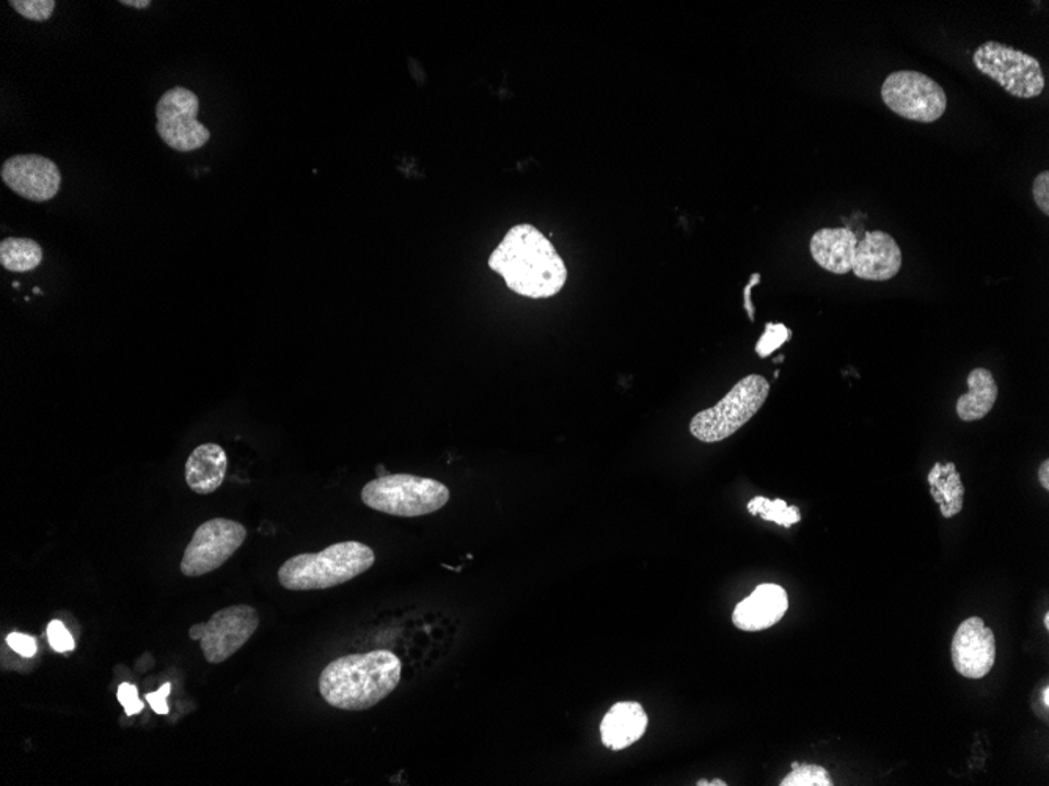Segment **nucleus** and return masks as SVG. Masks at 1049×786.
I'll use <instances>...</instances> for the list:
<instances>
[{"instance_id": "obj_1", "label": "nucleus", "mask_w": 1049, "mask_h": 786, "mask_svg": "<svg viewBox=\"0 0 1049 786\" xmlns=\"http://www.w3.org/2000/svg\"><path fill=\"white\" fill-rule=\"evenodd\" d=\"M488 267L502 275L512 293L528 299H550L562 293L567 269L553 243L537 226H512L492 251Z\"/></svg>"}, {"instance_id": "obj_2", "label": "nucleus", "mask_w": 1049, "mask_h": 786, "mask_svg": "<svg viewBox=\"0 0 1049 786\" xmlns=\"http://www.w3.org/2000/svg\"><path fill=\"white\" fill-rule=\"evenodd\" d=\"M401 669V659L390 650L341 656L322 670L319 692L333 708L362 712L398 688Z\"/></svg>"}, {"instance_id": "obj_3", "label": "nucleus", "mask_w": 1049, "mask_h": 786, "mask_svg": "<svg viewBox=\"0 0 1049 786\" xmlns=\"http://www.w3.org/2000/svg\"><path fill=\"white\" fill-rule=\"evenodd\" d=\"M376 555L361 541H341L321 552H305L287 559L279 581L287 591H325L368 572Z\"/></svg>"}, {"instance_id": "obj_4", "label": "nucleus", "mask_w": 1049, "mask_h": 786, "mask_svg": "<svg viewBox=\"0 0 1049 786\" xmlns=\"http://www.w3.org/2000/svg\"><path fill=\"white\" fill-rule=\"evenodd\" d=\"M362 501L373 511L415 519L445 508L450 490L429 477L386 475L363 487Z\"/></svg>"}, {"instance_id": "obj_5", "label": "nucleus", "mask_w": 1049, "mask_h": 786, "mask_svg": "<svg viewBox=\"0 0 1049 786\" xmlns=\"http://www.w3.org/2000/svg\"><path fill=\"white\" fill-rule=\"evenodd\" d=\"M770 394V383L763 376H749L714 407L695 415L689 433L703 443H718L734 436L764 407Z\"/></svg>"}, {"instance_id": "obj_6", "label": "nucleus", "mask_w": 1049, "mask_h": 786, "mask_svg": "<svg viewBox=\"0 0 1049 786\" xmlns=\"http://www.w3.org/2000/svg\"><path fill=\"white\" fill-rule=\"evenodd\" d=\"M973 62L980 73L997 81L1015 98L1033 99L1044 93L1045 75L1040 63L1023 50L987 41L977 48Z\"/></svg>"}, {"instance_id": "obj_7", "label": "nucleus", "mask_w": 1049, "mask_h": 786, "mask_svg": "<svg viewBox=\"0 0 1049 786\" xmlns=\"http://www.w3.org/2000/svg\"><path fill=\"white\" fill-rule=\"evenodd\" d=\"M883 103L905 120L933 123L947 109V96L936 81L918 71H896L882 87Z\"/></svg>"}, {"instance_id": "obj_8", "label": "nucleus", "mask_w": 1049, "mask_h": 786, "mask_svg": "<svg viewBox=\"0 0 1049 786\" xmlns=\"http://www.w3.org/2000/svg\"><path fill=\"white\" fill-rule=\"evenodd\" d=\"M260 627L257 609L249 605L229 606L211 616L207 623L193 624L189 638L200 642L204 659L221 664L249 642Z\"/></svg>"}, {"instance_id": "obj_9", "label": "nucleus", "mask_w": 1049, "mask_h": 786, "mask_svg": "<svg viewBox=\"0 0 1049 786\" xmlns=\"http://www.w3.org/2000/svg\"><path fill=\"white\" fill-rule=\"evenodd\" d=\"M200 100L185 87H174L161 96L156 106V131L172 150L190 153L203 148L211 132L199 121Z\"/></svg>"}, {"instance_id": "obj_10", "label": "nucleus", "mask_w": 1049, "mask_h": 786, "mask_svg": "<svg viewBox=\"0 0 1049 786\" xmlns=\"http://www.w3.org/2000/svg\"><path fill=\"white\" fill-rule=\"evenodd\" d=\"M246 538V526L233 520L214 519L201 524L186 547L181 573L196 577L221 569Z\"/></svg>"}, {"instance_id": "obj_11", "label": "nucleus", "mask_w": 1049, "mask_h": 786, "mask_svg": "<svg viewBox=\"0 0 1049 786\" xmlns=\"http://www.w3.org/2000/svg\"><path fill=\"white\" fill-rule=\"evenodd\" d=\"M2 181L16 195L35 203L56 199L62 186V175L54 160L38 154H20L2 165Z\"/></svg>"}, {"instance_id": "obj_12", "label": "nucleus", "mask_w": 1049, "mask_h": 786, "mask_svg": "<svg viewBox=\"0 0 1049 786\" xmlns=\"http://www.w3.org/2000/svg\"><path fill=\"white\" fill-rule=\"evenodd\" d=\"M955 670L965 678L979 680L993 669L997 641L980 617H969L958 627L951 645Z\"/></svg>"}, {"instance_id": "obj_13", "label": "nucleus", "mask_w": 1049, "mask_h": 786, "mask_svg": "<svg viewBox=\"0 0 1049 786\" xmlns=\"http://www.w3.org/2000/svg\"><path fill=\"white\" fill-rule=\"evenodd\" d=\"M900 269L901 250L896 239L885 231L865 233L854 251L853 274L868 282H887L899 274Z\"/></svg>"}, {"instance_id": "obj_14", "label": "nucleus", "mask_w": 1049, "mask_h": 786, "mask_svg": "<svg viewBox=\"0 0 1049 786\" xmlns=\"http://www.w3.org/2000/svg\"><path fill=\"white\" fill-rule=\"evenodd\" d=\"M789 608L787 592L778 584H761L740 602L732 614V622L742 631H763L774 627Z\"/></svg>"}, {"instance_id": "obj_15", "label": "nucleus", "mask_w": 1049, "mask_h": 786, "mask_svg": "<svg viewBox=\"0 0 1049 786\" xmlns=\"http://www.w3.org/2000/svg\"><path fill=\"white\" fill-rule=\"evenodd\" d=\"M648 723V714L639 703H616L600 724V738L605 748L620 752L643 738Z\"/></svg>"}, {"instance_id": "obj_16", "label": "nucleus", "mask_w": 1049, "mask_h": 786, "mask_svg": "<svg viewBox=\"0 0 1049 786\" xmlns=\"http://www.w3.org/2000/svg\"><path fill=\"white\" fill-rule=\"evenodd\" d=\"M858 239L847 228L818 229L812 236L810 249L814 261L825 271L836 275L851 272Z\"/></svg>"}, {"instance_id": "obj_17", "label": "nucleus", "mask_w": 1049, "mask_h": 786, "mask_svg": "<svg viewBox=\"0 0 1049 786\" xmlns=\"http://www.w3.org/2000/svg\"><path fill=\"white\" fill-rule=\"evenodd\" d=\"M228 458L224 448L204 443L196 448L186 462V483L197 495H211L224 484Z\"/></svg>"}, {"instance_id": "obj_18", "label": "nucleus", "mask_w": 1049, "mask_h": 786, "mask_svg": "<svg viewBox=\"0 0 1049 786\" xmlns=\"http://www.w3.org/2000/svg\"><path fill=\"white\" fill-rule=\"evenodd\" d=\"M968 393L957 401V415L962 421L973 422L986 418L998 400V383L988 369H973L968 376Z\"/></svg>"}, {"instance_id": "obj_19", "label": "nucleus", "mask_w": 1049, "mask_h": 786, "mask_svg": "<svg viewBox=\"0 0 1049 786\" xmlns=\"http://www.w3.org/2000/svg\"><path fill=\"white\" fill-rule=\"evenodd\" d=\"M929 484L930 493L940 504L941 513L946 519L962 511L965 487H963L960 475L955 472L954 463H947L946 466L936 463L929 475Z\"/></svg>"}, {"instance_id": "obj_20", "label": "nucleus", "mask_w": 1049, "mask_h": 786, "mask_svg": "<svg viewBox=\"0 0 1049 786\" xmlns=\"http://www.w3.org/2000/svg\"><path fill=\"white\" fill-rule=\"evenodd\" d=\"M43 261V249L35 240L7 238L0 242V264L10 272L35 271Z\"/></svg>"}, {"instance_id": "obj_21", "label": "nucleus", "mask_w": 1049, "mask_h": 786, "mask_svg": "<svg viewBox=\"0 0 1049 786\" xmlns=\"http://www.w3.org/2000/svg\"><path fill=\"white\" fill-rule=\"evenodd\" d=\"M749 511L751 515H761L765 522H774L782 527L793 526L801 520V513L795 505H789L782 500H767L764 497L750 501Z\"/></svg>"}, {"instance_id": "obj_22", "label": "nucleus", "mask_w": 1049, "mask_h": 786, "mask_svg": "<svg viewBox=\"0 0 1049 786\" xmlns=\"http://www.w3.org/2000/svg\"><path fill=\"white\" fill-rule=\"evenodd\" d=\"M781 786H833L828 771L817 764L800 763L793 773L787 775Z\"/></svg>"}, {"instance_id": "obj_23", "label": "nucleus", "mask_w": 1049, "mask_h": 786, "mask_svg": "<svg viewBox=\"0 0 1049 786\" xmlns=\"http://www.w3.org/2000/svg\"><path fill=\"white\" fill-rule=\"evenodd\" d=\"M792 337V332L782 324H767L765 325V332L763 336L759 337L756 344V352L759 357H768V355L774 354L775 350H778L786 341H789Z\"/></svg>"}, {"instance_id": "obj_24", "label": "nucleus", "mask_w": 1049, "mask_h": 786, "mask_svg": "<svg viewBox=\"0 0 1049 786\" xmlns=\"http://www.w3.org/2000/svg\"><path fill=\"white\" fill-rule=\"evenodd\" d=\"M10 5L25 20L48 21L57 3L54 0H12Z\"/></svg>"}, {"instance_id": "obj_25", "label": "nucleus", "mask_w": 1049, "mask_h": 786, "mask_svg": "<svg viewBox=\"0 0 1049 786\" xmlns=\"http://www.w3.org/2000/svg\"><path fill=\"white\" fill-rule=\"evenodd\" d=\"M48 638L50 647L56 652L67 653L75 647L73 636L60 620H52L48 624Z\"/></svg>"}, {"instance_id": "obj_26", "label": "nucleus", "mask_w": 1049, "mask_h": 786, "mask_svg": "<svg viewBox=\"0 0 1049 786\" xmlns=\"http://www.w3.org/2000/svg\"><path fill=\"white\" fill-rule=\"evenodd\" d=\"M118 702L125 706V713L128 714V716L142 713L143 702H140L139 691L134 684H120V688H118Z\"/></svg>"}, {"instance_id": "obj_27", "label": "nucleus", "mask_w": 1049, "mask_h": 786, "mask_svg": "<svg viewBox=\"0 0 1049 786\" xmlns=\"http://www.w3.org/2000/svg\"><path fill=\"white\" fill-rule=\"evenodd\" d=\"M7 644L24 658H32V656L37 655V641H35V638L27 636V634L12 633L7 638Z\"/></svg>"}, {"instance_id": "obj_28", "label": "nucleus", "mask_w": 1049, "mask_h": 786, "mask_svg": "<svg viewBox=\"0 0 1049 786\" xmlns=\"http://www.w3.org/2000/svg\"><path fill=\"white\" fill-rule=\"evenodd\" d=\"M1033 195L1038 210L1045 215H1049V171H1041L1034 179Z\"/></svg>"}, {"instance_id": "obj_29", "label": "nucleus", "mask_w": 1049, "mask_h": 786, "mask_svg": "<svg viewBox=\"0 0 1049 786\" xmlns=\"http://www.w3.org/2000/svg\"><path fill=\"white\" fill-rule=\"evenodd\" d=\"M170 691H172V684L165 683L164 687L160 689V691L151 692V694L146 695V700H149L151 708L154 710V713H157V714L168 713L167 698H168V694H170Z\"/></svg>"}, {"instance_id": "obj_30", "label": "nucleus", "mask_w": 1049, "mask_h": 786, "mask_svg": "<svg viewBox=\"0 0 1049 786\" xmlns=\"http://www.w3.org/2000/svg\"><path fill=\"white\" fill-rule=\"evenodd\" d=\"M759 279H761V275L754 274L753 278L750 279L749 286L745 287V308H746V311H749L751 322L754 321V307L750 300V297H751L750 293H751V289H753V287L756 286L757 283H759Z\"/></svg>"}, {"instance_id": "obj_31", "label": "nucleus", "mask_w": 1049, "mask_h": 786, "mask_svg": "<svg viewBox=\"0 0 1049 786\" xmlns=\"http://www.w3.org/2000/svg\"><path fill=\"white\" fill-rule=\"evenodd\" d=\"M1038 479H1040L1041 487L1049 490V461L1041 463L1040 469H1038Z\"/></svg>"}, {"instance_id": "obj_32", "label": "nucleus", "mask_w": 1049, "mask_h": 786, "mask_svg": "<svg viewBox=\"0 0 1049 786\" xmlns=\"http://www.w3.org/2000/svg\"><path fill=\"white\" fill-rule=\"evenodd\" d=\"M121 5L134 7V9H149L150 0H121Z\"/></svg>"}, {"instance_id": "obj_33", "label": "nucleus", "mask_w": 1049, "mask_h": 786, "mask_svg": "<svg viewBox=\"0 0 1049 786\" xmlns=\"http://www.w3.org/2000/svg\"><path fill=\"white\" fill-rule=\"evenodd\" d=\"M696 785H698V786H728V784H726V782H723V781H712V782L699 781L698 784H696Z\"/></svg>"}, {"instance_id": "obj_34", "label": "nucleus", "mask_w": 1049, "mask_h": 786, "mask_svg": "<svg viewBox=\"0 0 1049 786\" xmlns=\"http://www.w3.org/2000/svg\"><path fill=\"white\" fill-rule=\"evenodd\" d=\"M1044 703L1045 706H1049V687L1044 689Z\"/></svg>"}, {"instance_id": "obj_35", "label": "nucleus", "mask_w": 1049, "mask_h": 786, "mask_svg": "<svg viewBox=\"0 0 1049 786\" xmlns=\"http://www.w3.org/2000/svg\"><path fill=\"white\" fill-rule=\"evenodd\" d=\"M1045 627H1047V630H1049V614L1045 616Z\"/></svg>"}, {"instance_id": "obj_36", "label": "nucleus", "mask_w": 1049, "mask_h": 786, "mask_svg": "<svg viewBox=\"0 0 1049 786\" xmlns=\"http://www.w3.org/2000/svg\"><path fill=\"white\" fill-rule=\"evenodd\" d=\"M799 766H800V763L793 762V763H792V771H793V770H797V767H799Z\"/></svg>"}]
</instances>
